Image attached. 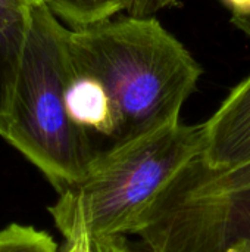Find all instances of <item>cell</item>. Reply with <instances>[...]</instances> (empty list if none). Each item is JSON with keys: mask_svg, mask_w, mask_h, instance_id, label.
<instances>
[{"mask_svg": "<svg viewBox=\"0 0 250 252\" xmlns=\"http://www.w3.org/2000/svg\"><path fill=\"white\" fill-rule=\"evenodd\" d=\"M71 63L97 77L113 103L121 145L180 123L203 74L200 63L155 16L116 15L68 30Z\"/></svg>", "mask_w": 250, "mask_h": 252, "instance_id": "1", "label": "cell"}, {"mask_svg": "<svg viewBox=\"0 0 250 252\" xmlns=\"http://www.w3.org/2000/svg\"><path fill=\"white\" fill-rule=\"evenodd\" d=\"M203 145V123L180 121L109 146L97 154L80 182L57 193L49 213L65 241L137 235L174 179L202 155Z\"/></svg>", "mask_w": 250, "mask_h": 252, "instance_id": "2", "label": "cell"}, {"mask_svg": "<svg viewBox=\"0 0 250 252\" xmlns=\"http://www.w3.org/2000/svg\"><path fill=\"white\" fill-rule=\"evenodd\" d=\"M68 30L46 3L31 9L13 99L0 134L57 193L80 182L100 152L66 109Z\"/></svg>", "mask_w": 250, "mask_h": 252, "instance_id": "3", "label": "cell"}, {"mask_svg": "<svg viewBox=\"0 0 250 252\" xmlns=\"http://www.w3.org/2000/svg\"><path fill=\"white\" fill-rule=\"evenodd\" d=\"M159 252H228L250 244V188L243 190L159 205L152 219Z\"/></svg>", "mask_w": 250, "mask_h": 252, "instance_id": "4", "label": "cell"}, {"mask_svg": "<svg viewBox=\"0 0 250 252\" xmlns=\"http://www.w3.org/2000/svg\"><path fill=\"white\" fill-rule=\"evenodd\" d=\"M200 162L212 171L237 167L250 159V74L203 123Z\"/></svg>", "mask_w": 250, "mask_h": 252, "instance_id": "5", "label": "cell"}, {"mask_svg": "<svg viewBox=\"0 0 250 252\" xmlns=\"http://www.w3.org/2000/svg\"><path fill=\"white\" fill-rule=\"evenodd\" d=\"M66 109L71 121L93 140L100 137L108 142L106 148L112 145L116 117L111 96L97 77L75 68L71 61L66 80Z\"/></svg>", "mask_w": 250, "mask_h": 252, "instance_id": "6", "label": "cell"}, {"mask_svg": "<svg viewBox=\"0 0 250 252\" xmlns=\"http://www.w3.org/2000/svg\"><path fill=\"white\" fill-rule=\"evenodd\" d=\"M29 19L31 9L0 4V134L10 111Z\"/></svg>", "mask_w": 250, "mask_h": 252, "instance_id": "7", "label": "cell"}, {"mask_svg": "<svg viewBox=\"0 0 250 252\" xmlns=\"http://www.w3.org/2000/svg\"><path fill=\"white\" fill-rule=\"evenodd\" d=\"M130 0H46L50 10L69 28L100 22L125 12Z\"/></svg>", "mask_w": 250, "mask_h": 252, "instance_id": "8", "label": "cell"}, {"mask_svg": "<svg viewBox=\"0 0 250 252\" xmlns=\"http://www.w3.org/2000/svg\"><path fill=\"white\" fill-rule=\"evenodd\" d=\"M0 252H60L53 238L32 226L10 224L0 230Z\"/></svg>", "mask_w": 250, "mask_h": 252, "instance_id": "9", "label": "cell"}, {"mask_svg": "<svg viewBox=\"0 0 250 252\" xmlns=\"http://www.w3.org/2000/svg\"><path fill=\"white\" fill-rule=\"evenodd\" d=\"M230 12L231 22L250 38V0H220Z\"/></svg>", "mask_w": 250, "mask_h": 252, "instance_id": "10", "label": "cell"}, {"mask_svg": "<svg viewBox=\"0 0 250 252\" xmlns=\"http://www.w3.org/2000/svg\"><path fill=\"white\" fill-rule=\"evenodd\" d=\"M177 4L178 0H130L125 12L131 16L147 18V16H155L162 9L174 7Z\"/></svg>", "mask_w": 250, "mask_h": 252, "instance_id": "11", "label": "cell"}, {"mask_svg": "<svg viewBox=\"0 0 250 252\" xmlns=\"http://www.w3.org/2000/svg\"><path fill=\"white\" fill-rule=\"evenodd\" d=\"M91 252H133L124 238H90Z\"/></svg>", "mask_w": 250, "mask_h": 252, "instance_id": "12", "label": "cell"}, {"mask_svg": "<svg viewBox=\"0 0 250 252\" xmlns=\"http://www.w3.org/2000/svg\"><path fill=\"white\" fill-rule=\"evenodd\" d=\"M43 3H46V0H0V4L25 7V9H32V7L43 4Z\"/></svg>", "mask_w": 250, "mask_h": 252, "instance_id": "13", "label": "cell"}, {"mask_svg": "<svg viewBox=\"0 0 250 252\" xmlns=\"http://www.w3.org/2000/svg\"><path fill=\"white\" fill-rule=\"evenodd\" d=\"M228 252H250V244L249 245H243V247L233 248L231 251H228Z\"/></svg>", "mask_w": 250, "mask_h": 252, "instance_id": "14", "label": "cell"}, {"mask_svg": "<svg viewBox=\"0 0 250 252\" xmlns=\"http://www.w3.org/2000/svg\"><path fill=\"white\" fill-rule=\"evenodd\" d=\"M60 252H68V251H66V248H65V247H63V248H62V250H60Z\"/></svg>", "mask_w": 250, "mask_h": 252, "instance_id": "15", "label": "cell"}]
</instances>
